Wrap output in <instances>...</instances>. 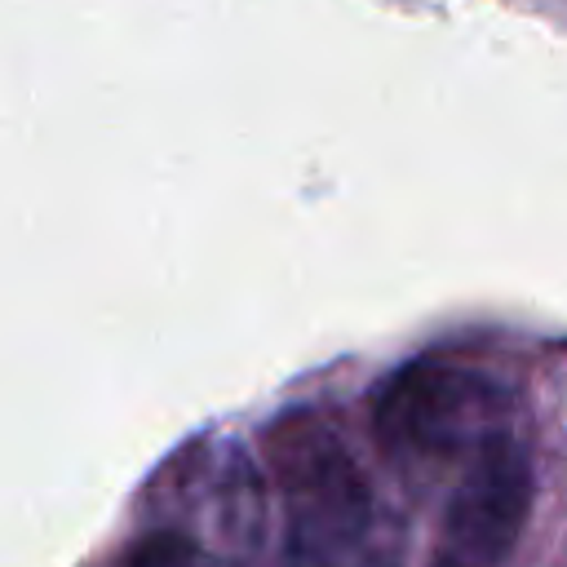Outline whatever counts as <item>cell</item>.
<instances>
[{"mask_svg":"<svg viewBox=\"0 0 567 567\" xmlns=\"http://www.w3.org/2000/svg\"><path fill=\"white\" fill-rule=\"evenodd\" d=\"M372 430L385 452L408 461H474L514 434V394L496 377L461 363H412L372 399Z\"/></svg>","mask_w":567,"mask_h":567,"instance_id":"1","label":"cell"},{"mask_svg":"<svg viewBox=\"0 0 567 567\" xmlns=\"http://www.w3.org/2000/svg\"><path fill=\"white\" fill-rule=\"evenodd\" d=\"M266 461L306 549L332 558L363 545L372 527V492L359 461L328 421L310 412L284 416L266 434Z\"/></svg>","mask_w":567,"mask_h":567,"instance_id":"2","label":"cell"},{"mask_svg":"<svg viewBox=\"0 0 567 567\" xmlns=\"http://www.w3.org/2000/svg\"><path fill=\"white\" fill-rule=\"evenodd\" d=\"M532 496V456L518 434H501L465 465L443 509L434 567H501L527 527Z\"/></svg>","mask_w":567,"mask_h":567,"instance_id":"3","label":"cell"},{"mask_svg":"<svg viewBox=\"0 0 567 567\" xmlns=\"http://www.w3.org/2000/svg\"><path fill=\"white\" fill-rule=\"evenodd\" d=\"M190 558V545L182 536H151L137 554V567H182Z\"/></svg>","mask_w":567,"mask_h":567,"instance_id":"4","label":"cell"}]
</instances>
